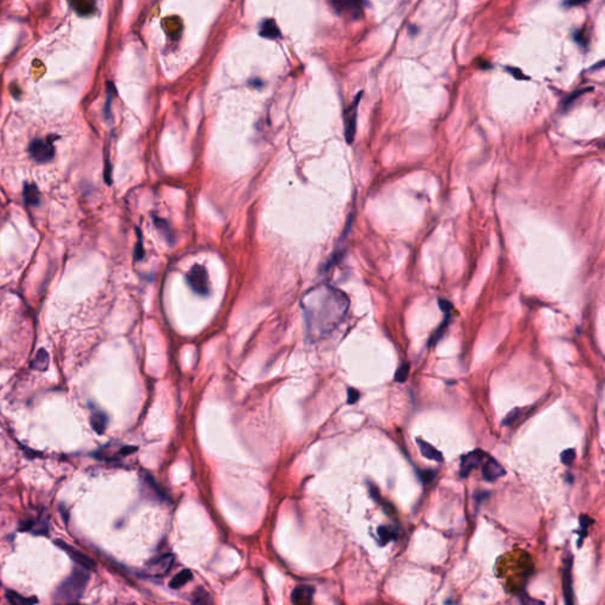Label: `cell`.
Masks as SVG:
<instances>
[{"label": "cell", "mask_w": 605, "mask_h": 605, "mask_svg": "<svg viewBox=\"0 0 605 605\" xmlns=\"http://www.w3.org/2000/svg\"><path fill=\"white\" fill-rule=\"evenodd\" d=\"M143 256H144V252H143L142 242H141V238H140L138 239V246H136V258L141 259Z\"/></svg>", "instance_id": "obj_34"}, {"label": "cell", "mask_w": 605, "mask_h": 605, "mask_svg": "<svg viewBox=\"0 0 605 605\" xmlns=\"http://www.w3.org/2000/svg\"><path fill=\"white\" fill-rule=\"evenodd\" d=\"M507 72L510 74V76H513L516 78V80H528V77L526 76L525 74L522 72V70L518 69V68H513V66H507L506 68Z\"/></svg>", "instance_id": "obj_30"}, {"label": "cell", "mask_w": 605, "mask_h": 605, "mask_svg": "<svg viewBox=\"0 0 605 605\" xmlns=\"http://www.w3.org/2000/svg\"><path fill=\"white\" fill-rule=\"evenodd\" d=\"M377 534H378L380 545L388 544L389 542L395 540L398 538V532L395 530L390 528V526H380L377 528Z\"/></svg>", "instance_id": "obj_18"}, {"label": "cell", "mask_w": 605, "mask_h": 605, "mask_svg": "<svg viewBox=\"0 0 605 605\" xmlns=\"http://www.w3.org/2000/svg\"><path fill=\"white\" fill-rule=\"evenodd\" d=\"M416 442H418L420 450H421V453L424 458H429V460L436 461V462H442V461H444V455H442L441 452L438 450L435 447H432L430 444L421 440V438H418Z\"/></svg>", "instance_id": "obj_13"}, {"label": "cell", "mask_w": 605, "mask_h": 605, "mask_svg": "<svg viewBox=\"0 0 605 605\" xmlns=\"http://www.w3.org/2000/svg\"><path fill=\"white\" fill-rule=\"evenodd\" d=\"M349 305L348 296L334 286L311 288L300 302L308 336L318 340L332 332L346 316Z\"/></svg>", "instance_id": "obj_1"}, {"label": "cell", "mask_w": 605, "mask_h": 605, "mask_svg": "<svg viewBox=\"0 0 605 605\" xmlns=\"http://www.w3.org/2000/svg\"><path fill=\"white\" fill-rule=\"evenodd\" d=\"M420 476H421V479L424 482H430V481L434 479L435 476H436V472L432 470L420 472Z\"/></svg>", "instance_id": "obj_32"}, {"label": "cell", "mask_w": 605, "mask_h": 605, "mask_svg": "<svg viewBox=\"0 0 605 605\" xmlns=\"http://www.w3.org/2000/svg\"><path fill=\"white\" fill-rule=\"evenodd\" d=\"M580 530L578 531V534H580V539H578V548H580L582 542L585 539V536L588 534V526L592 525L594 520L591 518H588V516H580Z\"/></svg>", "instance_id": "obj_24"}, {"label": "cell", "mask_w": 605, "mask_h": 605, "mask_svg": "<svg viewBox=\"0 0 605 605\" xmlns=\"http://www.w3.org/2000/svg\"><path fill=\"white\" fill-rule=\"evenodd\" d=\"M6 598H8V600L10 602V603L16 604V605L37 603V598H34V597L26 598L24 596H22V594L14 592V591H8V592H6Z\"/></svg>", "instance_id": "obj_20"}, {"label": "cell", "mask_w": 605, "mask_h": 605, "mask_svg": "<svg viewBox=\"0 0 605 605\" xmlns=\"http://www.w3.org/2000/svg\"><path fill=\"white\" fill-rule=\"evenodd\" d=\"M314 588L308 585H300L292 591L291 600L296 605H308L314 600Z\"/></svg>", "instance_id": "obj_12"}, {"label": "cell", "mask_w": 605, "mask_h": 605, "mask_svg": "<svg viewBox=\"0 0 605 605\" xmlns=\"http://www.w3.org/2000/svg\"><path fill=\"white\" fill-rule=\"evenodd\" d=\"M184 278H186L187 285L190 286L194 294L202 296V297L210 294V278H208V272L204 266L200 264L192 266L190 271L184 276Z\"/></svg>", "instance_id": "obj_4"}, {"label": "cell", "mask_w": 605, "mask_h": 605, "mask_svg": "<svg viewBox=\"0 0 605 605\" xmlns=\"http://www.w3.org/2000/svg\"><path fill=\"white\" fill-rule=\"evenodd\" d=\"M408 374H409V364L403 363L395 374V380L400 383L404 382V380H406V377H408Z\"/></svg>", "instance_id": "obj_26"}, {"label": "cell", "mask_w": 605, "mask_h": 605, "mask_svg": "<svg viewBox=\"0 0 605 605\" xmlns=\"http://www.w3.org/2000/svg\"><path fill=\"white\" fill-rule=\"evenodd\" d=\"M348 11L354 19H360L363 16V0H344L340 11Z\"/></svg>", "instance_id": "obj_14"}, {"label": "cell", "mask_w": 605, "mask_h": 605, "mask_svg": "<svg viewBox=\"0 0 605 605\" xmlns=\"http://www.w3.org/2000/svg\"><path fill=\"white\" fill-rule=\"evenodd\" d=\"M572 556L565 559L564 570H562V591H564L565 603L572 605L574 600V590H572Z\"/></svg>", "instance_id": "obj_10"}, {"label": "cell", "mask_w": 605, "mask_h": 605, "mask_svg": "<svg viewBox=\"0 0 605 605\" xmlns=\"http://www.w3.org/2000/svg\"><path fill=\"white\" fill-rule=\"evenodd\" d=\"M560 460L564 464H566V466H570V464L574 462L576 460V452L574 448H570V450H565L562 453L560 454Z\"/></svg>", "instance_id": "obj_27"}, {"label": "cell", "mask_w": 605, "mask_h": 605, "mask_svg": "<svg viewBox=\"0 0 605 605\" xmlns=\"http://www.w3.org/2000/svg\"><path fill=\"white\" fill-rule=\"evenodd\" d=\"M90 422H91V426H92L94 430H95L97 434L100 435V434H103L106 429V424H108V416L104 414L103 412L95 410V412H92V414H91Z\"/></svg>", "instance_id": "obj_16"}, {"label": "cell", "mask_w": 605, "mask_h": 605, "mask_svg": "<svg viewBox=\"0 0 605 605\" xmlns=\"http://www.w3.org/2000/svg\"><path fill=\"white\" fill-rule=\"evenodd\" d=\"M56 545L60 546L62 550H64V551L70 556L71 559H72L74 562H76V564L80 565V568H86V570H95L96 562L91 558L88 557V556L84 554L83 552H80V550L74 548L72 546H70L69 544H66V542L62 540H57Z\"/></svg>", "instance_id": "obj_8"}, {"label": "cell", "mask_w": 605, "mask_h": 605, "mask_svg": "<svg viewBox=\"0 0 605 605\" xmlns=\"http://www.w3.org/2000/svg\"><path fill=\"white\" fill-rule=\"evenodd\" d=\"M192 578H193V574H192L190 570H184L181 571L180 574H178L173 580H170V583H169V586L170 588H180L184 586V585H186L188 582L192 580Z\"/></svg>", "instance_id": "obj_19"}, {"label": "cell", "mask_w": 605, "mask_h": 605, "mask_svg": "<svg viewBox=\"0 0 605 605\" xmlns=\"http://www.w3.org/2000/svg\"><path fill=\"white\" fill-rule=\"evenodd\" d=\"M362 91L357 94V96L354 97L352 103L350 104L349 108L344 112V134H346V140L349 144L354 142V135H356L357 112H358V104L360 98H362Z\"/></svg>", "instance_id": "obj_5"}, {"label": "cell", "mask_w": 605, "mask_h": 605, "mask_svg": "<svg viewBox=\"0 0 605 605\" xmlns=\"http://www.w3.org/2000/svg\"><path fill=\"white\" fill-rule=\"evenodd\" d=\"M152 220H154L156 228H158L162 234H164V238L168 240V242L172 244V242H173V233H172V230L169 228L167 221L161 219V218H158V216H152Z\"/></svg>", "instance_id": "obj_22"}, {"label": "cell", "mask_w": 605, "mask_h": 605, "mask_svg": "<svg viewBox=\"0 0 605 605\" xmlns=\"http://www.w3.org/2000/svg\"><path fill=\"white\" fill-rule=\"evenodd\" d=\"M588 91H592V88H582V89L574 91V92H572L571 95H568L566 98H565L564 102H562V110H568L572 104L574 103L576 100L580 98V96H583L584 94L588 92Z\"/></svg>", "instance_id": "obj_23"}, {"label": "cell", "mask_w": 605, "mask_h": 605, "mask_svg": "<svg viewBox=\"0 0 605 605\" xmlns=\"http://www.w3.org/2000/svg\"><path fill=\"white\" fill-rule=\"evenodd\" d=\"M192 602L195 604H210L212 603V600H210V594L206 591L202 590V588H198V590L194 591Z\"/></svg>", "instance_id": "obj_25"}, {"label": "cell", "mask_w": 605, "mask_h": 605, "mask_svg": "<svg viewBox=\"0 0 605 605\" xmlns=\"http://www.w3.org/2000/svg\"><path fill=\"white\" fill-rule=\"evenodd\" d=\"M57 138L48 136L44 138H36L28 144V154L30 158L37 164H46L51 161L56 155V147L54 142Z\"/></svg>", "instance_id": "obj_3"}, {"label": "cell", "mask_w": 605, "mask_h": 605, "mask_svg": "<svg viewBox=\"0 0 605 605\" xmlns=\"http://www.w3.org/2000/svg\"><path fill=\"white\" fill-rule=\"evenodd\" d=\"M22 531H30L34 533V534H39V536H43L46 534L48 531V528L46 525V522H45V520H39L38 522H32V520H28V522H26L22 524L20 526Z\"/></svg>", "instance_id": "obj_17"}, {"label": "cell", "mask_w": 605, "mask_h": 605, "mask_svg": "<svg viewBox=\"0 0 605 605\" xmlns=\"http://www.w3.org/2000/svg\"><path fill=\"white\" fill-rule=\"evenodd\" d=\"M360 400V392L356 389L350 388L348 390V403L349 404H354V403H356Z\"/></svg>", "instance_id": "obj_31"}, {"label": "cell", "mask_w": 605, "mask_h": 605, "mask_svg": "<svg viewBox=\"0 0 605 605\" xmlns=\"http://www.w3.org/2000/svg\"><path fill=\"white\" fill-rule=\"evenodd\" d=\"M588 2V0H565L564 2V6H566V8H572V6H578L584 4V2Z\"/></svg>", "instance_id": "obj_33"}, {"label": "cell", "mask_w": 605, "mask_h": 605, "mask_svg": "<svg viewBox=\"0 0 605 605\" xmlns=\"http://www.w3.org/2000/svg\"><path fill=\"white\" fill-rule=\"evenodd\" d=\"M520 412H522V410H520L519 408H514L513 410H510L508 414H507L506 418H504L502 424L505 426H512L516 421V420L519 418Z\"/></svg>", "instance_id": "obj_28"}, {"label": "cell", "mask_w": 605, "mask_h": 605, "mask_svg": "<svg viewBox=\"0 0 605 605\" xmlns=\"http://www.w3.org/2000/svg\"><path fill=\"white\" fill-rule=\"evenodd\" d=\"M603 65H604V60H600V63H598V64H597V65H594V66H592V68H591V70H596V69H602V68H603Z\"/></svg>", "instance_id": "obj_36"}, {"label": "cell", "mask_w": 605, "mask_h": 605, "mask_svg": "<svg viewBox=\"0 0 605 605\" xmlns=\"http://www.w3.org/2000/svg\"><path fill=\"white\" fill-rule=\"evenodd\" d=\"M260 36L268 39H276L280 37V31H279L277 24L273 19H265L260 24Z\"/></svg>", "instance_id": "obj_15"}, {"label": "cell", "mask_w": 605, "mask_h": 605, "mask_svg": "<svg viewBox=\"0 0 605 605\" xmlns=\"http://www.w3.org/2000/svg\"><path fill=\"white\" fill-rule=\"evenodd\" d=\"M48 354L44 349H40L38 351L34 360L32 362V368H34V369H37V370H40V372H45V370L48 369Z\"/></svg>", "instance_id": "obj_21"}, {"label": "cell", "mask_w": 605, "mask_h": 605, "mask_svg": "<svg viewBox=\"0 0 605 605\" xmlns=\"http://www.w3.org/2000/svg\"><path fill=\"white\" fill-rule=\"evenodd\" d=\"M522 603L524 604H542V600H532V598H530L528 596H526V594H524L522 596Z\"/></svg>", "instance_id": "obj_35"}, {"label": "cell", "mask_w": 605, "mask_h": 605, "mask_svg": "<svg viewBox=\"0 0 605 605\" xmlns=\"http://www.w3.org/2000/svg\"><path fill=\"white\" fill-rule=\"evenodd\" d=\"M487 458V454L481 450H472L470 453L464 455L461 458L460 464V476L462 478H467L470 474V472L479 467L484 462V458Z\"/></svg>", "instance_id": "obj_7"}, {"label": "cell", "mask_w": 605, "mask_h": 605, "mask_svg": "<svg viewBox=\"0 0 605 605\" xmlns=\"http://www.w3.org/2000/svg\"><path fill=\"white\" fill-rule=\"evenodd\" d=\"M574 42L577 44H580V46L585 48L588 45V36L585 30H580V31H576L574 34Z\"/></svg>", "instance_id": "obj_29"}, {"label": "cell", "mask_w": 605, "mask_h": 605, "mask_svg": "<svg viewBox=\"0 0 605 605\" xmlns=\"http://www.w3.org/2000/svg\"><path fill=\"white\" fill-rule=\"evenodd\" d=\"M90 574L86 568H74L56 591V600L60 603H76L82 598Z\"/></svg>", "instance_id": "obj_2"}, {"label": "cell", "mask_w": 605, "mask_h": 605, "mask_svg": "<svg viewBox=\"0 0 605 605\" xmlns=\"http://www.w3.org/2000/svg\"><path fill=\"white\" fill-rule=\"evenodd\" d=\"M175 557L173 554H164L158 558H154L147 564L144 568V574L152 578H161L170 571Z\"/></svg>", "instance_id": "obj_6"}, {"label": "cell", "mask_w": 605, "mask_h": 605, "mask_svg": "<svg viewBox=\"0 0 605 605\" xmlns=\"http://www.w3.org/2000/svg\"><path fill=\"white\" fill-rule=\"evenodd\" d=\"M482 464V476L486 481L494 482L506 474L505 468L498 462L496 458L487 456Z\"/></svg>", "instance_id": "obj_9"}, {"label": "cell", "mask_w": 605, "mask_h": 605, "mask_svg": "<svg viewBox=\"0 0 605 605\" xmlns=\"http://www.w3.org/2000/svg\"><path fill=\"white\" fill-rule=\"evenodd\" d=\"M438 304H440L441 310L444 312V320L442 323L440 324V326L436 328V331H435L434 334H432V336L430 338V342H429V344L430 346H435V344L438 343V340H441L442 336L444 334L446 328H447L448 324H450V312L453 310V305L450 304L448 300H444V299H441V300H438Z\"/></svg>", "instance_id": "obj_11"}]
</instances>
